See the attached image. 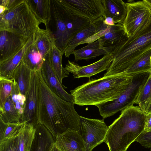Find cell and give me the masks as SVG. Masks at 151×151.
I'll return each mask as SVG.
<instances>
[{
	"instance_id": "d590c367",
	"label": "cell",
	"mask_w": 151,
	"mask_h": 151,
	"mask_svg": "<svg viewBox=\"0 0 151 151\" xmlns=\"http://www.w3.org/2000/svg\"><path fill=\"white\" fill-rule=\"evenodd\" d=\"M0 151H20L17 135L0 143Z\"/></svg>"
},
{
	"instance_id": "ffe728a7",
	"label": "cell",
	"mask_w": 151,
	"mask_h": 151,
	"mask_svg": "<svg viewBox=\"0 0 151 151\" xmlns=\"http://www.w3.org/2000/svg\"><path fill=\"white\" fill-rule=\"evenodd\" d=\"M102 0L105 9L104 17L113 18L115 24H122L127 12L126 3L122 0Z\"/></svg>"
},
{
	"instance_id": "3957f363",
	"label": "cell",
	"mask_w": 151,
	"mask_h": 151,
	"mask_svg": "<svg viewBox=\"0 0 151 151\" xmlns=\"http://www.w3.org/2000/svg\"><path fill=\"white\" fill-rule=\"evenodd\" d=\"M146 114L138 106H133L121 111L108 127L105 142L109 151H126L143 132Z\"/></svg>"
},
{
	"instance_id": "8fae6325",
	"label": "cell",
	"mask_w": 151,
	"mask_h": 151,
	"mask_svg": "<svg viewBox=\"0 0 151 151\" xmlns=\"http://www.w3.org/2000/svg\"><path fill=\"white\" fill-rule=\"evenodd\" d=\"M113 60L111 55H106L98 61L91 64L81 66L73 61L68 60L65 68L75 78H89L105 70H107Z\"/></svg>"
},
{
	"instance_id": "8d00e7d4",
	"label": "cell",
	"mask_w": 151,
	"mask_h": 151,
	"mask_svg": "<svg viewBox=\"0 0 151 151\" xmlns=\"http://www.w3.org/2000/svg\"><path fill=\"white\" fill-rule=\"evenodd\" d=\"M135 142L139 143L145 147L151 148V130L147 132H142Z\"/></svg>"
},
{
	"instance_id": "83f0119b",
	"label": "cell",
	"mask_w": 151,
	"mask_h": 151,
	"mask_svg": "<svg viewBox=\"0 0 151 151\" xmlns=\"http://www.w3.org/2000/svg\"><path fill=\"white\" fill-rule=\"evenodd\" d=\"M35 127L32 125L25 123L17 134L20 151H29L35 137Z\"/></svg>"
},
{
	"instance_id": "f546056e",
	"label": "cell",
	"mask_w": 151,
	"mask_h": 151,
	"mask_svg": "<svg viewBox=\"0 0 151 151\" xmlns=\"http://www.w3.org/2000/svg\"><path fill=\"white\" fill-rule=\"evenodd\" d=\"M26 122L6 123L0 119V143L17 136Z\"/></svg>"
},
{
	"instance_id": "f35d334b",
	"label": "cell",
	"mask_w": 151,
	"mask_h": 151,
	"mask_svg": "<svg viewBox=\"0 0 151 151\" xmlns=\"http://www.w3.org/2000/svg\"><path fill=\"white\" fill-rule=\"evenodd\" d=\"M104 23L106 24L112 26L115 24L113 18L109 17H104L103 18Z\"/></svg>"
},
{
	"instance_id": "d6a6232c",
	"label": "cell",
	"mask_w": 151,
	"mask_h": 151,
	"mask_svg": "<svg viewBox=\"0 0 151 151\" xmlns=\"http://www.w3.org/2000/svg\"><path fill=\"white\" fill-rule=\"evenodd\" d=\"M103 18L93 22L95 24L96 27L95 33L85 40L81 42L78 45L95 42L109 31L111 26L107 25L104 23Z\"/></svg>"
},
{
	"instance_id": "4316f807",
	"label": "cell",
	"mask_w": 151,
	"mask_h": 151,
	"mask_svg": "<svg viewBox=\"0 0 151 151\" xmlns=\"http://www.w3.org/2000/svg\"><path fill=\"white\" fill-rule=\"evenodd\" d=\"M63 55L62 52L55 45L53 46L49 53L52 68L62 84L63 79L68 77L69 75V73L63 66L62 57Z\"/></svg>"
},
{
	"instance_id": "7c38bea8",
	"label": "cell",
	"mask_w": 151,
	"mask_h": 151,
	"mask_svg": "<svg viewBox=\"0 0 151 151\" xmlns=\"http://www.w3.org/2000/svg\"><path fill=\"white\" fill-rule=\"evenodd\" d=\"M51 18L54 30L55 45L64 54L70 38L58 0H51Z\"/></svg>"
},
{
	"instance_id": "836d02e7",
	"label": "cell",
	"mask_w": 151,
	"mask_h": 151,
	"mask_svg": "<svg viewBox=\"0 0 151 151\" xmlns=\"http://www.w3.org/2000/svg\"><path fill=\"white\" fill-rule=\"evenodd\" d=\"M11 95L13 103L21 118L24 111L26 96L20 92L17 83L14 81L12 86Z\"/></svg>"
},
{
	"instance_id": "9c48e42d",
	"label": "cell",
	"mask_w": 151,
	"mask_h": 151,
	"mask_svg": "<svg viewBox=\"0 0 151 151\" xmlns=\"http://www.w3.org/2000/svg\"><path fill=\"white\" fill-rule=\"evenodd\" d=\"M69 10L86 18L93 23L104 17L105 9L102 0H59Z\"/></svg>"
},
{
	"instance_id": "ac0fdd59",
	"label": "cell",
	"mask_w": 151,
	"mask_h": 151,
	"mask_svg": "<svg viewBox=\"0 0 151 151\" xmlns=\"http://www.w3.org/2000/svg\"><path fill=\"white\" fill-rule=\"evenodd\" d=\"M35 39V33L17 53L7 60L0 63V77L12 79L14 72L22 60L25 51L32 44Z\"/></svg>"
},
{
	"instance_id": "44dd1931",
	"label": "cell",
	"mask_w": 151,
	"mask_h": 151,
	"mask_svg": "<svg viewBox=\"0 0 151 151\" xmlns=\"http://www.w3.org/2000/svg\"><path fill=\"white\" fill-rule=\"evenodd\" d=\"M109 50L101 47L98 40L87 45L79 49L75 50L73 55L75 60H84L87 61L93 59L99 56L111 55Z\"/></svg>"
},
{
	"instance_id": "f6af8a7d",
	"label": "cell",
	"mask_w": 151,
	"mask_h": 151,
	"mask_svg": "<svg viewBox=\"0 0 151 151\" xmlns=\"http://www.w3.org/2000/svg\"><path fill=\"white\" fill-rule=\"evenodd\" d=\"M150 62H151V55L150 57Z\"/></svg>"
},
{
	"instance_id": "ba28073f",
	"label": "cell",
	"mask_w": 151,
	"mask_h": 151,
	"mask_svg": "<svg viewBox=\"0 0 151 151\" xmlns=\"http://www.w3.org/2000/svg\"><path fill=\"white\" fill-rule=\"evenodd\" d=\"M108 130L104 119L80 116L79 132L84 142L86 151H91L105 141Z\"/></svg>"
},
{
	"instance_id": "6da1fadb",
	"label": "cell",
	"mask_w": 151,
	"mask_h": 151,
	"mask_svg": "<svg viewBox=\"0 0 151 151\" xmlns=\"http://www.w3.org/2000/svg\"><path fill=\"white\" fill-rule=\"evenodd\" d=\"M39 79L38 123L43 125L55 140L56 136L68 131H79L80 116L73 103L62 99L47 87L38 70Z\"/></svg>"
},
{
	"instance_id": "30bf717a",
	"label": "cell",
	"mask_w": 151,
	"mask_h": 151,
	"mask_svg": "<svg viewBox=\"0 0 151 151\" xmlns=\"http://www.w3.org/2000/svg\"><path fill=\"white\" fill-rule=\"evenodd\" d=\"M38 70H32L30 87L25 96L24 111L20 120V122H26L35 127L38 124L39 79Z\"/></svg>"
},
{
	"instance_id": "cb8c5ba5",
	"label": "cell",
	"mask_w": 151,
	"mask_h": 151,
	"mask_svg": "<svg viewBox=\"0 0 151 151\" xmlns=\"http://www.w3.org/2000/svg\"><path fill=\"white\" fill-rule=\"evenodd\" d=\"M32 72L22 60L12 76V79L17 83L20 92L25 96L30 87Z\"/></svg>"
},
{
	"instance_id": "5bb4252c",
	"label": "cell",
	"mask_w": 151,
	"mask_h": 151,
	"mask_svg": "<svg viewBox=\"0 0 151 151\" xmlns=\"http://www.w3.org/2000/svg\"><path fill=\"white\" fill-rule=\"evenodd\" d=\"M40 70L44 81L52 92L63 100L74 104L73 96L64 90L53 71L51 65L49 53L45 58Z\"/></svg>"
},
{
	"instance_id": "bcb514c9",
	"label": "cell",
	"mask_w": 151,
	"mask_h": 151,
	"mask_svg": "<svg viewBox=\"0 0 151 151\" xmlns=\"http://www.w3.org/2000/svg\"><path fill=\"white\" fill-rule=\"evenodd\" d=\"M150 151H151V150H150Z\"/></svg>"
},
{
	"instance_id": "7bdbcfd3",
	"label": "cell",
	"mask_w": 151,
	"mask_h": 151,
	"mask_svg": "<svg viewBox=\"0 0 151 151\" xmlns=\"http://www.w3.org/2000/svg\"><path fill=\"white\" fill-rule=\"evenodd\" d=\"M6 10V7L0 5V15L3 14Z\"/></svg>"
},
{
	"instance_id": "277c9868",
	"label": "cell",
	"mask_w": 151,
	"mask_h": 151,
	"mask_svg": "<svg viewBox=\"0 0 151 151\" xmlns=\"http://www.w3.org/2000/svg\"><path fill=\"white\" fill-rule=\"evenodd\" d=\"M151 49V18L147 26L116 47L111 54L113 60L105 76L124 74L145 53Z\"/></svg>"
},
{
	"instance_id": "8992f818",
	"label": "cell",
	"mask_w": 151,
	"mask_h": 151,
	"mask_svg": "<svg viewBox=\"0 0 151 151\" xmlns=\"http://www.w3.org/2000/svg\"><path fill=\"white\" fill-rule=\"evenodd\" d=\"M151 71L133 74L131 82L119 96L114 100L96 105L103 119L133 106Z\"/></svg>"
},
{
	"instance_id": "b9f144b4",
	"label": "cell",
	"mask_w": 151,
	"mask_h": 151,
	"mask_svg": "<svg viewBox=\"0 0 151 151\" xmlns=\"http://www.w3.org/2000/svg\"><path fill=\"white\" fill-rule=\"evenodd\" d=\"M9 1V0H0V5L6 7Z\"/></svg>"
},
{
	"instance_id": "7a4b0ae2",
	"label": "cell",
	"mask_w": 151,
	"mask_h": 151,
	"mask_svg": "<svg viewBox=\"0 0 151 151\" xmlns=\"http://www.w3.org/2000/svg\"><path fill=\"white\" fill-rule=\"evenodd\" d=\"M133 76L123 73L90 80L70 91L74 104L96 106L114 100L124 91Z\"/></svg>"
},
{
	"instance_id": "2e32d148",
	"label": "cell",
	"mask_w": 151,
	"mask_h": 151,
	"mask_svg": "<svg viewBox=\"0 0 151 151\" xmlns=\"http://www.w3.org/2000/svg\"><path fill=\"white\" fill-rule=\"evenodd\" d=\"M128 38L122 24H117L111 26L109 31L98 40L101 47L109 50L112 52Z\"/></svg>"
},
{
	"instance_id": "60d3db41",
	"label": "cell",
	"mask_w": 151,
	"mask_h": 151,
	"mask_svg": "<svg viewBox=\"0 0 151 151\" xmlns=\"http://www.w3.org/2000/svg\"><path fill=\"white\" fill-rule=\"evenodd\" d=\"M144 112L146 114L151 113V100Z\"/></svg>"
},
{
	"instance_id": "74e56055",
	"label": "cell",
	"mask_w": 151,
	"mask_h": 151,
	"mask_svg": "<svg viewBox=\"0 0 151 151\" xmlns=\"http://www.w3.org/2000/svg\"><path fill=\"white\" fill-rule=\"evenodd\" d=\"M151 130V113L146 114L144 129L143 132Z\"/></svg>"
},
{
	"instance_id": "f1b7e54d",
	"label": "cell",
	"mask_w": 151,
	"mask_h": 151,
	"mask_svg": "<svg viewBox=\"0 0 151 151\" xmlns=\"http://www.w3.org/2000/svg\"><path fill=\"white\" fill-rule=\"evenodd\" d=\"M0 119L5 123H17L20 117L13 101L12 95L9 96L3 107L0 109Z\"/></svg>"
},
{
	"instance_id": "5b68a950",
	"label": "cell",
	"mask_w": 151,
	"mask_h": 151,
	"mask_svg": "<svg viewBox=\"0 0 151 151\" xmlns=\"http://www.w3.org/2000/svg\"><path fill=\"white\" fill-rule=\"evenodd\" d=\"M40 24L26 0H20L0 15V31H8L23 37L33 35L40 28Z\"/></svg>"
},
{
	"instance_id": "d6986e66",
	"label": "cell",
	"mask_w": 151,
	"mask_h": 151,
	"mask_svg": "<svg viewBox=\"0 0 151 151\" xmlns=\"http://www.w3.org/2000/svg\"><path fill=\"white\" fill-rule=\"evenodd\" d=\"M35 127V137L29 151H49L55 142L51 133L42 124H38Z\"/></svg>"
},
{
	"instance_id": "4dcf8cb0",
	"label": "cell",
	"mask_w": 151,
	"mask_h": 151,
	"mask_svg": "<svg viewBox=\"0 0 151 151\" xmlns=\"http://www.w3.org/2000/svg\"><path fill=\"white\" fill-rule=\"evenodd\" d=\"M151 49L142 55L125 72L124 74L130 75L139 73L151 71Z\"/></svg>"
},
{
	"instance_id": "ee69618b",
	"label": "cell",
	"mask_w": 151,
	"mask_h": 151,
	"mask_svg": "<svg viewBox=\"0 0 151 151\" xmlns=\"http://www.w3.org/2000/svg\"><path fill=\"white\" fill-rule=\"evenodd\" d=\"M151 8V0H145Z\"/></svg>"
},
{
	"instance_id": "e575fe53",
	"label": "cell",
	"mask_w": 151,
	"mask_h": 151,
	"mask_svg": "<svg viewBox=\"0 0 151 151\" xmlns=\"http://www.w3.org/2000/svg\"><path fill=\"white\" fill-rule=\"evenodd\" d=\"M14 81L0 77V109L2 108L8 98L11 95Z\"/></svg>"
},
{
	"instance_id": "d4e9b609",
	"label": "cell",
	"mask_w": 151,
	"mask_h": 151,
	"mask_svg": "<svg viewBox=\"0 0 151 151\" xmlns=\"http://www.w3.org/2000/svg\"><path fill=\"white\" fill-rule=\"evenodd\" d=\"M96 27L94 23L76 34L69 40L65 48L64 54L66 58H69L73 54L79 44L93 35L95 32Z\"/></svg>"
},
{
	"instance_id": "e0dca14e",
	"label": "cell",
	"mask_w": 151,
	"mask_h": 151,
	"mask_svg": "<svg viewBox=\"0 0 151 151\" xmlns=\"http://www.w3.org/2000/svg\"><path fill=\"white\" fill-rule=\"evenodd\" d=\"M58 0L70 39L91 23L88 19L71 12Z\"/></svg>"
},
{
	"instance_id": "9a60e30c",
	"label": "cell",
	"mask_w": 151,
	"mask_h": 151,
	"mask_svg": "<svg viewBox=\"0 0 151 151\" xmlns=\"http://www.w3.org/2000/svg\"><path fill=\"white\" fill-rule=\"evenodd\" d=\"M55 143L61 151H86L84 142L79 131H68L58 134Z\"/></svg>"
},
{
	"instance_id": "4fadbf2b",
	"label": "cell",
	"mask_w": 151,
	"mask_h": 151,
	"mask_svg": "<svg viewBox=\"0 0 151 151\" xmlns=\"http://www.w3.org/2000/svg\"><path fill=\"white\" fill-rule=\"evenodd\" d=\"M32 36L29 38L23 37L8 31H0V63L17 53Z\"/></svg>"
},
{
	"instance_id": "52a82bcc",
	"label": "cell",
	"mask_w": 151,
	"mask_h": 151,
	"mask_svg": "<svg viewBox=\"0 0 151 151\" xmlns=\"http://www.w3.org/2000/svg\"><path fill=\"white\" fill-rule=\"evenodd\" d=\"M126 3L127 12L122 25L128 38L137 34L148 24L151 8L145 0Z\"/></svg>"
},
{
	"instance_id": "484cf974",
	"label": "cell",
	"mask_w": 151,
	"mask_h": 151,
	"mask_svg": "<svg viewBox=\"0 0 151 151\" xmlns=\"http://www.w3.org/2000/svg\"><path fill=\"white\" fill-rule=\"evenodd\" d=\"M45 59L37 49L35 40L25 51L22 61L31 70H38L40 69Z\"/></svg>"
},
{
	"instance_id": "1f68e13d",
	"label": "cell",
	"mask_w": 151,
	"mask_h": 151,
	"mask_svg": "<svg viewBox=\"0 0 151 151\" xmlns=\"http://www.w3.org/2000/svg\"><path fill=\"white\" fill-rule=\"evenodd\" d=\"M151 100V71L149 76L142 88L135 101V104L144 112Z\"/></svg>"
},
{
	"instance_id": "7402d4cb",
	"label": "cell",
	"mask_w": 151,
	"mask_h": 151,
	"mask_svg": "<svg viewBox=\"0 0 151 151\" xmlns=\"http://www.w3.org/2000/svg\"><path fill=\"white\" fill-rule=\"evenodd\" d=\"M35 42L39 52L45 59L55 45V39L48 27L45 29L39 28L35 33Z\"/></svg>"
},
{
	"instance_id": "ab89813d",
	"label": "cell",
	"mask_w": 151,
	"mask_h": 151,
	"mask_svg": "<svg viewBox=\"0 0 151 151\" xmlns=\"http://www.w3.org/2000/svg\"><path fill=\"white\" fill-rule=\"evenodd\" d=\"M49 151H61L57 146L55 142L51 147Z\"/></svg>"
},
{
	"instance_id": "603a6c76",
	"label": "cell",
	"mask_w": 151,
	"mask_h": 151,
	"mask_svg": "<svg viewBox=\"0 0 151 151\" xmlns=\"http://www.w3.org/2000/svg\"><path fill=\"white\" fill-rule=\"evenodd\" d=\"M31 10L40 23L47 27L51 18V1L26 0Z\"/></svg>"
}]
</instances>
